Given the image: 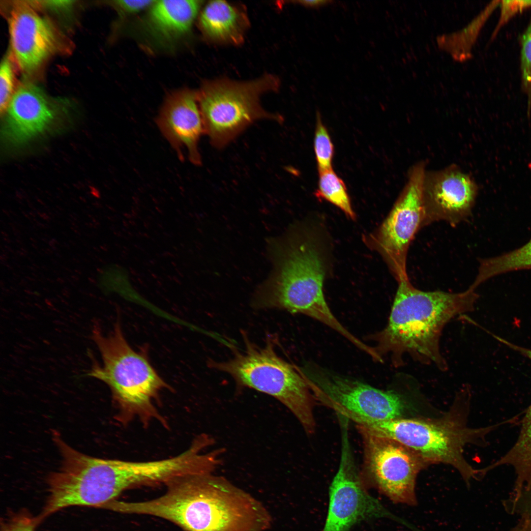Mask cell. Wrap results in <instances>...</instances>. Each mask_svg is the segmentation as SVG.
Instances as JSON below:
<instances>
[{"label":"cell","mask_w":531,"mask_h":531,"mask_svg":"<svg viewBox=\"0 0 531 531\" xmlns=\"http://www.w3.org/2000/svg\"><path fill=\"white\" fill-rule=\"evenodd\" d=\"M390 516L366 490L355 464L350 442H341L338 471L329 490V503L323 531H350L366 520Z\"/></svg>","instance_id":"7c38bea8"},{"label":"cell","mask_w":531,"mask_h":531,"mask_svg":"<svg viewBox=\"0 0 531 531\" xmlns=\"http://www.w3.org/2000/svg\"><path fill=\"white\" fill-rule=\"evenodd\" d=\"M476 194L475 182L456 166L426 173L424 227L441 221L455 226L466 220L471 213Z\"/></svg>","instance_id":"4fadbf2b"},{"label":"cell","mask_w":531,"mask_h":531,"mask_svg":"<svg viewBox=\"0 0 531 531\" xmlns=\"http://www.w3.org/2000/svg\"><path fill=\"white\" fill-rule=\"evenodd\" d=\"M157 122L163 135L180 156L185 150L192 163L200 165L198 142L204 127L197 93L183 89L170 94Z\"/></svg>","instance_id":"9a60e30c"},{"label":"cell","mask_w":531,"mask_h":531,"mask_svg":"<svg viewBox=\"0 0 531 531\" xmlns=\"http://www.w3.org/2000/svg\"><path fill=\"white\" fill-rule=\"evenodd\" d=\"M9 29L13 53L25 72L36 69L55 50L57 37L54 28L27 3L14 5Z\"/></svg>","instance_id":"5bb4252c"},{"label":"cell","mask_w":531,"mask_h":531,"mask_svg":"<svg viewBox=\"0 0 531 531\" xmlns=\"http://www.w3.org/2000/svg\"><path fill=\"white\" fill-rule=\"evenodd\" d=\"M244 339V350L235 351L227 361H211L209 366L229 374L240 387L274 397L291 412L307 434L313 433L315 399L300 369L281 357L268 339L264 347Z\"/></svg>","instance_id":"5b68a950"},{"label":"cell","mask_w":531,"mask_h":531,"mask_svg":"<svg viewBox=\"0 0 531 531\" xmlns=\"http://www.w3.org/2000/svg\"><path fill=\"white\" fill-rule=\"evenodd\" d=\"M248 24V18L241 8L223 0L210 1L200 18L205 35L216 42L240 44Z\"/></svg>","instance_id":"e0dca14e"},{"label":"cell","mask_w":531,"mask_h":531,"mask_svg":"<svg viewBox=\"0 0 531 531\" xmlns=\"http://www.w3.org/2000/svg\"><path fill=\"white\" fill-rule=\"evenodd\" d=\"M14 74L7 58L1 62L0 70V109L4 113L14 94Z\"/></svg>","instance_id":"cb8c5ba5"},{"label":"cell","mask_w":531,"mask_h":531,"mask_svg":"<svg viewBox=\"0 0 531 531\" xmlns=\"http://www.w3.org/2000/svg\"><path fill=\"white\" fill-rule=\"evenodd\" d=\"M3 135L8 144L24 145L46 131L56 116L43 92L31 84L20 86L4 112Z\"/></svg>","instance_id":"2e32d148"},{"label":"cell","mask_w":531,"mask_h":531,"mask_svg":"<svg viewBox=\"0 0 531 531\" xmlns=\"http://www.w3.org/2000/svg\"><path fill=\"white\" fill-rule=\"evenodd\" d=\"M314 146L319 172L331 169L334 147L320 114L317 115Z\"/></svg>","instance_id":"7402d4cb"},{"label":"cell","mask_w":531,"mask_h":531,"mask_svg":"<svg viewBox=\"0 0 531 531\" xmlns=\"http://www.w3.org/2000/svg\"><path fill=\"white\" fill-rule=\"evenodd\" d=\"M38 519L21 513L12 517L4 524L1 531H34Z\"/></svg>","instance_id":"4316f807"},{"label":"cell","mask_w":531,"mask_h":531,"mask_svg":"<svg viewBox=\"0 0 531 531\" xmlns=\"http://www.w3.org/2000/svg\"><path fill=\"white\" fill-rule=\"evenodd\" d=\"M531 7V0H502L501 3V12L499 22L494 34L512 16L525 9Z\"/></svg>","instance_id":"484cf974"},{"label":"cell","mask_w":531,"mask_h":531,"mask_svg":"<svg viewBox=\"0 0 531 531\" xmlns=\"http://www.w3.org/2000/svg\"><path fill=\"white\" fill-rule=\"evenodd\" d=\"M521 69L523 88L528 97V111L531 105V23L522 38Z\"/></svg>","instance_id":"603a6c76"},{"label":"cell","mask_w":531,"mask_h":531,"mask_svg":"<svg viewBox=\"0 0 531 531\" xmlns=\"http://www.w3.org/2000/svg\"><path fill=\"white\" fill-rule=\"evenodd\" d=\"M531 488L530 490H531V488Z\"/></svg>","instance_id":"f546056e"},{"label":"cell","mask_w":531,"mask_h":531,"mask_svg":"<svg viewBox=\"0 0 531 531\" xmlns=\"http://www.w3.org/2000/svg\"><path fill=\"white\" fill-rule=\"evenodd\" d=\"M155 0H116L113 4L123 14L137 12L145 8L151 6Z\"/></svg>","instance_id":"83f0119b"},{"label":"cell","mask_w":531,"mask_h":531,"mask_svg":"<svg viewBox=\"0 0 531 531\" xmlns=\"http://www.w3.org/2000/svg\"><path fill=\"white\" fill-rule=\"evenodd\" d=\"M529 269H531V239L513 251L480 260L477 276L471 286L476 289L483 282L499 274Z\"/></svg>","instance_id":"ffe728a7"},{"label":"cell","mask_w":531,"mask_h":531,"mask_svg":"<svg viewBox=\"0 0 531 531\" xmlns=\"http://www.w3.org/2000/svg\"><path fill=\"white\" fill-rule=\"evenodd\" d=\"M492 3L462 29L438 36L437 42L440 49L447 52L455 60L463 62L472 57V49L482 26L498 5Z\"/></svg>","instance_id":"d6986e66"},{"label":"cell","mask_w":531,"mask_h":531,"mask_svg":"<svg viewBox=\"0 0 531 531\" xmlns=\"http://www.w3.org/2000/svg\"><path fill=\"white\" fill-rule=\"evenodd\" d=\"M316 400L339 414L365 425L403 417L405 397L314 365L300 369Z\"/></svg>","instance_id":"9c48e42d"},{"label":"cell","mask_w":531,"mask_h":531,"mask_svg":"<svg viewBox=\"0 0 531 531\" xmlns=\"http://www.w3.org/2000/svg\"><path fill=\"white\" fill-rule=\"evenodd\" d=\"M279 86V79L271 74L247 82L222 79L205 83L198 101L204 132L212 145L224 147L257 120L279 121V116L265 110L260 102L262 94L278 90Z\"/></svg>","instance_id":"52a82bcc"},{"label":"cell","mask_w":531,"mask_h":531,"mask_svg":"<svg viewBox=\"0 0 531 531\" xmlns=\"http://www.w3.org/2000/svg\"><path fill=\"white\" fill-rule=\"evenodd\" d=\"M496 339L512 350L519 352L531 361V349L517 345L499 336L497 337ZM518 437L525 444L531 445V404L528 408L521 421V427Z\"/></svg>","instance_id":"d4e9b609"},{"label":"cell","mask_w":531,"mask_h":531,"mask_svg":"<svg viewBox=\"0 0 531 531\" xmlns=\"http://www.w3.org/2000/svg\"><path fill=\"white\" fill-rule=\"evenodd\" d=\"M269 248L272 269L256 289L254 306L305 315L358 345L360 340L338 321L325 301L324 267L315 246L309 241L292 242L278 237L271 240Z\"/></svg>","instance_id":"3957f363"},{"label":"cell","mask_w":531,"mask_h":531,"mask_svg":"<svg viewBox=\"0 0 531 531\" xmlns=\"http://www.w3.org/2000/svg\"><path fill=\"white\" fill-rule=\"evenodd\" d=\"M360 432L366 471L376 487L395 503L416 505V477L428 464L414 450L395 440Z\"/></svg>","instance_id":"8fae6325"},{"label":"cell","mask_w":531,"mask_h":531,"mask_svg":"<svg viewBox=\"0 0 531 531\" xmlns=\"http://www.w3.org/2000/svg\"><path fill=\"white\" fill-rule=\"evenodd\" d=\"M166 485L157 499L126 502V513L162 518L184 531H265L270 526L264 505L223 476L188 474Z\"/></svg>","instance_id":"6da1fadb"},{"label":"cell","mask_w":531,"mask_h":531,"mask_svg":"<svg viewBox=\"0 0 531 531\" xmlns=\"http://www.w3.org/2000/svg\"><path fill=\"white\" fill-rule=\"evenodd\" d=\"M315 194L339 208L352 219L355 218L346 185L332 168L319 172L318 187Z\"/></svg>","instance_id":"44dd1931"},{"label":"cell","mask_w":531,"mask_h":531,"mask_svg":"<svg viewBox=\"0 0 531 531\" xmlns=\"http://www.w3.org/2000/svg\"><path fill=\"white\" fill-rule=\"evenodd\" d=\"M201 4L195 0H155L149 12L151 25L164 36L183 34L191 28Z\"/></svg>","instance_id":"ac0fdd59"},{"label":"cell","mask_w":531,"mask_h":531,"mask_svg":"<svg viewBox=\"0 0 531 531\" xmlns=\"http://www.w3.org/2000/svg\"><path fill=\"white\" fill-rule=\"evenodd\" d=\"M505 422L480 428L466 427L452 417L440 419L401 417L365 425L359 431L395 440L411 448L429 465H450L460 472L467 484L484 475L483 469L473 468L463 455L468 443L485 442V436Z\"/></svg>","instance_id":"8992f818"},{"label":"cell","mask_w":531,"mask_h":531,"mask_svg":"<svg viewBox=\"0 0 531 531\" xmlns=\"http://www.w3.org/2000/svg\"><path fill=\"white\" fill-rule=\"evenodd\" d=\"M398 283L387 325L368 339L375 342L374 348L383 358L389 354L395 367L402 366L408 354L420 363L447 370L440 350L442 332L451 319L473 310L478 297L476 289L428 292L415 288L409 279Z\"/></svg>","instance_id":"7a4b0ae2"},{"label":"cell","mask_w":531,"mask_h":531,"mask_svg":"<svg viewBox=\"0 0 531 531\" xmlns=\"http://www.w3.org/2000/svg\"><path fill=\"white\" fill-rule=\"evenodd\" d=\"M301 4L307 7H317L326 4L329 1L327 0H300L297 1Z\"/></svg>","instance_id":"f1b7e54d"},{"label":"cell","mask_w":531,"mask_h":531,"mask_svg":"<svg viewBox=\"0 0 531 531\" xmlns=\"http://www.w3.org/2000/svg\"><path fill=\"white\" fill-rule=\"evenodd\" d=\"M425 164L411 170L408 181L387 216L366 242L383 257L398 282L408 279L407 257L410 245L424 227Z\"/></svg>","instance_id":"30bf717a"},{"label":"cell","mask_w":531,"mask_h":531,"mask_svg":"<svg viewBox=\"0 0 531 531\" xmlns=\"http://www.w3.org/2000/svg\"><path fill=\"white\" fill-rule=\"evenodd\" d=\"M91 334L102 362L97 363L91 356V367L86 375L109 387L118 410V421L126 424L138 419L146 426L157 420L166 426L155 403L161 391L170 386L152 367L146 354L135 351L129 345L118 320L106 335L95 323Z\"/></svg>","instance_id":"277c9868"},{"label":"cell","mask_w":531,"mask_h":531,"mask_svg":"<svg viewBox=\"0 0 531 531\" xmlns=\"http://www.w3.org/2000/svg\"><path fill=\"white\" fill-rule=\"evenodd\" d=\"M53 437L61 461L49 477V495L40 519L70 506L100 507L124 491L114 459L88 456L70 446L56 433Z\"/></svg>","instance_id":"ba28073f"}]
</instances>
